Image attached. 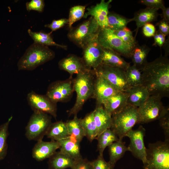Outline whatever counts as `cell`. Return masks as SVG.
<instances>
[{"label":"cell","instance_id":"obj_6","mask_svg":"<svg viewBox=\"0 0 169 169\" xmlns=\"http://www.w3.org/2000/svg\"><path fill=\"white\" fill-rule=\"evenodd\" d=\"M100 28L96 20L90 17L76 27L70 28L67 36L71 41L83 49L97 38Z\"/></svg>","mask_w":169,"mask_h":169},{"label":"cell","instance_id":"obj_13","mask_svg":"<svg viewBox=\"0 0 169 169\" xmlns=\"http://www.w3.org/2000/svg\"><path fill=\"white\" fill-rule=\"evenodd\" d=\"M74 91L73 80L69 79L52 83L49 86L46 95L57 103L66 101L71 96Z\"/></svg>","mask_w":169,"mask_h":169},{"label":"cell","instance_id":"obj_38","mask_svg":"<svg viewBox=\"0 0 169 169\" xmlns=\"http://www.w3.org/2000/svg\"><path fill=\"white\" fill-rule=\"evenodd\" d=\"M94 169H114L115 165L106 162L103 156L99 155L97 158L91 161Z\"/></svg>","mask_w":169,"mask_h":169},{"label":"cell","instance_id":"obj_35","mask_svg":"<svg viewBox=\"0 0 169 169\" xmlns=\"http://www.w3.org/2000/svg\"><path fill=\"white\" fill-rule=\"evenodd\" d=\"M125 71L127 82L131 87L142 84L141 72L135 65H130Z\"/></svg>","mask_w":169,"mask_h":169},{"label":"cell","instance_id":"obj_47","mask_svg":"<svg viewBox=\"0 0 169 169\" xmlns=\"http://www.w3.org/2000/svg\"><path fill=\"white\" fill-rule=\"evenodd\" d=\"M162 17L163 19L168 23H169V8L165 7L162 10Z\"/></svg>","mask_w":169,"mask_h":169},{"label":"cell","instance_id":"obj_40","mask_svg":"<svg viewBox=\"0 0 169 169\" xmlns=\"http://www.w3.org/2000/svg\"><path fill=\"white\" fill-rule=\"evenodd\" d=\"M139 2L141 4L150 8L162 10L165 7L162 0H141Z\"/></svg>","mask_w":169,"mask_h":169},{"label":"cell","instance_id":"obj_5","mask_svg":"<svg viewBox=\"0 0 169 169\" xmlns=\"http://www.w3.org/2000/svg\"><path fill=\"white\" fill-rule=\"evenodd\" d=\"M144 169H169V140L149 143Z\"/></svg>","mask_w":169,"mask_h":169},{"label":"cell","instance_id":"obj_34","mask_svg":"<svg viewBox=\"0 0 169 169\" xmlns=\"http://www.w3.org/2000/svg\"><path fill=\"white\" fill-rule=\"evenodd\" d=\"M12 118L13 116H11L6 122L0 125V161L3 160L7 154L8 127Z\"/></svg>","mask_w":169,"mask_h":169},{"label":"cell","instance_id":"obj_32","mask_svg":"<svg viewBox=\"0 0 169 169\" xmlns=\"http://www.w3.org/2000/svg\"><path fill=\"white\" fill-rule=\"evenodd\" d=\"M28 32L33 40L34 42L46 46H54L66 49V45L58 44L53 40L50 33H46L43 32H34L29 29Z\"/></svg>","mask_w":169,"mask_h":169},{"label":"cell","instance_id":"obj_43","mask_svg":"<svg viewBox=\"0 0 169 169\" xmlns=\"http://www.w3.org/2000/svg\"><path fill=\"white\" fill-rule=\"evenodd\" d=\"M71 169H94L91 161L83 158L77 161Z\"/></svg>","mask_w":169,"mask_h":169},{"label":"cell","instance_id":"obj_2","mask_svg":"<svg viewBox=\"0 0 169 169\" xmlns=\"http://www.w3.org/2000/svg\"><path fill=\"white\" fill-rule=\"evenodd\" d=\"M95 73L94 70L87 69L77 74L73 80L74 91L76 93L75 102L69 112V115H77L86 101L93 97Z\"/></svg>","mask_w":169,"mask_h":169},{"label":"cell","instance_id":"obj_10","mask_svg":"<svg viewBox=\"0 0 169 169\" xmlns=\"http://www.w3.org/2000/svg\"><path fill=\"white\" fill-rule=\"evenodd\" d=\"M95 71L118 91L125 92L131 86L127 82L125 70L119 68L101 64Z\"/></svg>","mask_w":169,"mask_h":169},{"label":"cell","instance_id":"obj_8","mask_svg":"<svg viewBox=\"0 0 169 169\" xmlns=\"http://www.w3.org/2000/svg\"><path fill=\"white\" fill-rule=\"evenodd\" d=\"M48 114L33 111L25 128V136L30 141L42 140L52 124Z\"/></svg>","mask_w":169,"mask_h":169},{"label":"cell","instance_id":"obj_1","mask_svg":"<svg viewBox=\"0 0 169 169\" xmlns=\"http://www.w3.org/2000/svg\"><path fill=\"white\" fill-rule=\"evenodd\" d=\"M142 85L150 95L163 97L169 96V59L161 54L148 62L142 70Z\"/></svg>","mask_w":169,"mask_h":169},{"label":"cell","instance_id":"obj_33","mask_svg":"<svg viewBox=\"0 0 169 169\" xmlns=\"http://www.w3.org/2000/svg\"><path fill=\"white\" fill-rule=\"evenodd\" d=\"M133 21L132 18H128L115 13H109L108 16V28L114 31L118 30L127 27Z\"/></svg>","mask_w":169,"mask_h":169},{"label":"cell","instance_id":"obj_39","mask_svg":"<svg viewBox=\"0 0 169 169\" xmlns=\"http://www.w3.org/2000/svg\"><path fill=\"white\" fill-rule=\"evenodd\" d=\"M26 5L27 10L29 12L34 10L41 13L43 11L45 4L43 0H32L27 2Z\"/></svg>","mask_w":169,"mask_h":169},{"label":"cell","instance_id":"obj_41","mask_svg":"<svg viewBox=\"0 0 169 169\" xmlns=\"http://www.w3.org/2000/svg\"><path fill=\"white\" fill-rule=\"evenodd\" d=\"M68 19L62 18L57 20H53L51 23L50 24H46L45 27L50 28L51 30L50 33L54 31H55L68 24Z\"/></svg>","mask_w":169,"mask_h":169},{"label":"cell","instance_id":"obj_45","mask_svg":"<svg viewBox=\"0 0 169 169\" xmlns=\"http://www.w3.org/2000/svg\"><path fill=\"white\" fill-rule=\"evenodd\" d=\"M154 42L153 46H158L161 48L166 40V36L158 30L156 31L154 36Z\"/></svg>","mask_w":169,"mask_h":169},{"label":"cell","instance_id":"obj_3","mask_svg":"<svg viewBox=\"0 0 169 169\" xmlns=\"http://www.w3.org/2000/svg\"><path fill=\"white\" fill-rule=\"evenodd\" d=\"M54 57V52L48 46L34 42L19 60L17 64L18 69L33 70Z\"/></svg>","mask_w":169,"mask_h":169},{"label":"cell","instance_id":"obj_12","mask_svg":"<svg viewBox=\"0 0 169 169\" xmlns=\"http://www.w3.org/2000/svg\"><path fill=\"white\" fill-rule=\"evenodd\" d=\"M27 99L28 105L33 111L49 114L56 118L57 103L53 101L46 95H41L31 91L28 94Z\"/></svg>","mask_w":169,"mask_h":169},{"label":"cell","instance_id":"obj_44","mask_svg":"<svg viewBox=\"0 0 169 169\" xmlns=\"http://www.w3.org/2000/svg\"><path fill=\"white\" fill-rule=\"evenodd\" d=\"M142 32L144 35L146 37H153L156 32L155 26L151 23H148L143 27Z\"/></svg>","mask_w":169,"mask_h":169},{"label":"cell","instance_id":"obj_30","mask_svg":"<svg viewBox=\"0 0 169 169\" xmlns=\"http://www.w3.org/2000/svg\"><path fill=\"white\" fill-rule=\"evenodd\" d=\"M96 139L98 141L97 150L100 156H103L104 151L107 147L120 140L115 132L110 129L103 132L98 136Z\"/></svg>","mask_w":169,"mask_h":169},{"label":"cell","instance_id":"obj_19","mask_svg":"<svg viewBox=\"0 0 169 169\" xmlns=\"http://www.w3.org/2000/svg\"><path fill=\"white\" fill-rule=\"evenodd\" d=\"M127 100L126 92L118 91L104 101L102 105L112 115L125 106L128 104Z\"/></svg>","mask_w":169,"mask_h":169},{"label":"cell","instance_id":"obj_4","mask_svg":"<svg viewBox=\"0 0 169 169\" xmlns=\"http://www.w3.org/2000/svg\"><path fill=\"white\" fill-rule=\"evenodd\" d=\"M138 123V108L128 104L122 110L112 115L110 129L115 132L120 140H122L126 134Z\"/></svg>","mask_w":169,"mask_h":169},{"label":"cell","instance_id":"obj_14","mask_svg":"<svg viewBox=\"0 0 169 169\" xmlns=\"http://www.w3.org/2000/svg\"><path fill=\"white\" fill-rule=\"evenodd\" d=\"M82 58L86 68L95 70L102 63L103 48L97 38L89 43L83 49Z\"/></svg>","mask_w":169,"mask_h":169},{"label":"cell","instance_id":"obj_31","mask_svg":"<svg viewBox=\"0 0 169 169\" xmlns=\"http://www.w3.org/2000/svg\"><path fill=\"white\" fill-rule=\"evenodd\" d=\"M125 142L119 140L112 143L109 146V161L111 164L115 165L117 161L121 158L125 152L129 151Z\"/></svg>","mask_w":169,"mask_h":169},{"label":"cell","instance_id":"obj_29","mask_svg":"<svg viewBox=\"0 0 169 169\" xmlns=\"http://www.w3.org/2000/svg\"><path fill=\"white\" fill-rule=\"evenodd\" d=\"M69 137L73 140L80 143L85 136L84 131L81 124V119L74 115L72 120L66 122Z\"/></svg>","mask_w":169,"mask_h":169},{"label":"cell","instance_id":"obj_42","mask_svg":"<svg viewBox=\"0 0 169 169\" xmlns=\"http://www.w3.org/2000/svg\"><path fill=\"white\" fill-rule=\"evenodd\" d=\"M159 120L160 125L164 131L165 140H169V112L161 117Z\"/></svg>","mask_w":169,"mask_h":169},{"label":"cell","instance_id":"obj_22","mask_svg":"<svg viewBox=\"0 0 169 169\" xmlns=\"http://www.w3.org/2000/svg\"><path fill=\"white\" fill-rule=\"evenodd\" d=\"M61 152L65 154L74 160L78 161L82 158L80 154V143L69 136L58 141Z\"/></svg>","mask_w":169,"mask_h":169},{"label":"cell","instance_id":"obj_7","mask_svg":"<svg viewBox=\"0 0 169 169\" xmlns=\"http://www.w3.org/2000/svg\"><path fill=\"white\" fill-rule=\"evenodd\" d=\"M162 98L151 95L138 108L139 123H147L161 117L169 112L168 107H165L161 100Z\"/></svg>","mask_w":169,"mask_h":169},{"label":"cell","instance_id":"obj_21","mask_svg":"<svg viewBox=\"0 0 169 169\" xmlns=\"http://www.w3.org/2000/svg\"><path fill=\"white\" fill-rule=\"evenodd\" d=\"M158 9L146 7L136 12L132 18L133 21L136 22V35L139 28L145 24L156 21L160 15Z\"/></svg>","mask_w":169,"mask_h":169},{"label":"cell","instance_id":"obj_15","mask_svg":"<svg viewBox=\"0 0 169 169\" xmlns=\"http://www.w3.org/2000/svg\"><path fill=\"white\" fill-rule=\"evenodd\" d=\"M93 98L96 106L102 105L107 99L118 91L102 77L95 74Z\"/></svg>","mask_w":169,"mask_h":169},{"label":"cell","instance_id":"obj_17","mask_svg":"<svg viewBox=\"0 0 169 169\" xmlns=\"http://www.w3.org/2000/svg\"><path fill=\"white\" fill-rule=\"evenodd\" d=\"M58 141L51 140L44 141L43 140L37 141L32 150L33 158L38 161H41L49 158L59 148Z\"/></svg>","mask_w":169,"mask_h":169},{"label":"cell","instance_id":"obj_26","mask_svg":"<svg viewBox=\"0 0 169 169\" xmlns=\"http://www.w3.org/2000/svg\"><path fill=\"white\" fill-rule=\"evenodd\" d=\"M151 48L146 45L137 44L133 48L131 56L133 63L138 69L141 70L148 63L147 58Z\"/></svg>","mask_w":169,"mask_h":169},{"label":"cell","instance_id":"obj_37","mask_svg":"<svg viewBox=\"0 0 169 169\" xmlns=\"http://www.w3.org/2000/svg\"><path fill=\"white\" fill-rule=\"evenodd\" d=\"M85 8V6L80 5L74 6L71 8L68 18L69 28H71L74 23L83 17Z\"/></svg>","mask_w":169,"mask_h":169},{"label":"cell","instance_id":"obj_28","mask_svg":"<svg viewBox=\"0 0 169 169\" xmlns=\"http://www.w3.org/2000/svg\"><path fill=\"white\" fill-rule=\"evenodd\" d=\"M81 124L85 136L90 142L96 139L98 136V130L94 119L93 111L88 114L82 119Z\"/></svg>","mask_w":169,"mask_h":169},{"label":"cell","instance_id":"obj_20","mask_svg":"<svg viewBox=\"0 0 169 169\" xmlns=\"http://www.w3.org/2000/svg\"><path fill=\"white\" fill-rule=\"evenodd\" d=\"M125 92L128 95V104L137 108L151 95L147 89L142 84L131 86Z\"/></svg>","mask_w":169,"mask_h":169},{"label":"cell","instance_id":"obj_23","mask_svg":"<svg viewBox=\"0 0 169 169\" xmlns=\"http://www.w3.org/2000/svg\"><path fill=\"white\" fill-rule=\"evenodd\" d=\"M93 112L94 119L98 130V136L106 130L110 129L111 115L107 112L102 105L96 106Z\"/></svg>","mask_w":169,"mask_h":169},{"label":"cell","instance_id":"obj_11","mask_svg":"<svg viewBox=\"0 0 169 169\" xmlns=\"http://www.w3.org/2000/svg\"><path fill=\"white\" fill-rule=\"evenodd\" d=\"M146 130L142 125L135 130L132 129L125 135L129 137L130 143L128 146L130 151L136 158L141 160L143 164L147 162L146 148L144 143V138Z\"/></svg>","mask_w":169,"mask_h":169},{"label":"cell","instance_id":"obj_18","mask_svg":"<svg viewBox=\"0 0 169 169\" xmlns=\"http://www.w3.org/2000/svg\"><path fill=\"white\" fill-rule=\"evenodd\" d=\"M60 69L68 72L71 76L77 74L88 69L82 59L73 54H70L61 59L59 63Z\"/></svg>","mask_w":169,"mask_h":169},{"label":"cell","instance_id":"obj_48","mask_svg":"<svg viewBox=\"0 0 169 169\" xmlns=\"http://www.w3.org/2000/svg\"><path fill=\"white\" fill-rule=\"evenodd\" d=\"M164 49L165 50L164 56L168 57L169 54V36L167 39L165 41L163 45Z\"/></svg>","mask_w":169,"mask_h":169},{"label":"cell","instance_id":"obj_9","mask_svg":"<svg viewBox=\"0 0 169 169\" xmlns=\"http://www.w3.org/2000/svg\"><path fill=\"white\" fill-rule=\"evenodd\" d=\"M97 39L103 48L112 50L120 55L130 58L134 47L125 43L110 28H100Z\"/></svg>","mask_w":169,"mask_h":169},{"label":"cell","instance_id":"obj_24","mask_svg":"<svg viewBox=\"0 0 169 169\" xmlns=\"http://www.w3.org/2000/svg\"><path fill=\"white\" fill-rule=\"evenodd\" d=\"M101 64L119 68L125 70L130 65V63L125 61L116 52L111 49L104 48H103Z\"/></svg>","mask_w":169,"mask_h":169},{"label":"cell","instance_id":"obj_27","mask_svg":"<svg viewBox=\"0 0 169 169\" xmlns=\"http://www.w3.org/2000/svg\"><path fill=\"white\" fill-rule=\"evenodd\" d=\"M46 136L51 140L56 141L69 137L66 122L61 120L52 123Z\"/></svg>","mask_w":169,"mask_h":169},{"label":"cell","instance_id":"obj_25","mask_svg":"<svg viewBox=\"0 0 169 169\" xmlns=\"http://www.w3.org/2000/svg\"><path fill=\"white\" fill-rule=\"evenodd\" d=\"M77 161L59 151H56L49 158L48 164L50 169H65L72 168Z\"/></svg>","mask_w":169,"mask_h":169},{"label":"cell","instance_id":"obj_16","mask_svg":"<svg viewBox=\"0 0 169 169\" xmlns=\"http://www.w3.org/2000/svg\"><path fill=\"white\" fill-rule=\"evenodd\" d=\"M112 1L109 0L105 2L104 0H101L95 6L87 8V11L84 13L83 18H86L89 16H90L96 20L100 28H108L109 8Z\"/></svg>","mask_w":169,"mask_h":169},{"label":"cell","instance_id":"obj_36","mask_svg":"<svg viewBox=\"0 0 169 169\" xmlns=\"http://www.w3.org/2000/svg\"><path fill=\"white\" fill-rule=\"evenodd\" d=\"M114 33L126 44L134 47L138 44L132 32L127 27L122 29L113 30Z\"/></svg>","mask_w":169,"mask_h":169},{"label":"cell","instance_id":"obj_46","mask_svg":"<svg viewBox=\"0 0 169 169\" xmlns=\"http://www.w3.org/2000/svg\"><path fill=\"white\" fill-rule=\"evenodd\" d=\"M158 30L166 36L169 34V24L167 22L162 19L156 23Z\"/></svg>","mask_w":169,"mask_h":169}]
</instances>
